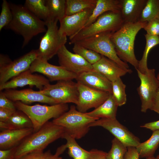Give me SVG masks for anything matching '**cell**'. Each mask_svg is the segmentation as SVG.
<instances>
[{"label": "cell", "instance_id": "6da1fadb", "mask_svg": "<svg viewBox=\"0 0 159 159\" xmlns=\"http://www.w3.org/2000/svg\"><path fill=\"white\" fill-rule=\"evenodd\" d=\"M9 4L13 18L5 28L23 37L22 47L27 45L34 37L46 32L45 21L36 16L24 6Z\"/></svg>", "mask_w": 159, "mask_h": 159}, {"label": "cell", "instance_id": "7a4b0ae2", "mask_svg": "<svg viewBox=\"0 0 159 159\" xmlns=\"http://www.w3.org/2000/svg\"><path fill=\"white\" fill-rule=\"evenodd\" d=\"M148 22L124 23L110 38L116 54L122 61L128 62L137 69L138 61L134 52V42L139 31L144 29Z\"/></svg>", "mask_w": 159, "mask_h": 159}, {"label": "cell", "instance_id": "3957f363", "mask_svg": "<svg viewBox=\"0 0 159 159\" xmlns=\"http://www.w3.org/2000/svg\"><path fill=\"white\" fill-rule=\"evenodd\" d=\"M64 128L48 121L38 131L33 132L25 138L16 147L14 158L27 154L44 150L50 144L62 138Z\"/></svg>", "mask_w": 159, "mask_h": 159}, {"label": "cell", "instance_id": "277c9868", "mask_svg": "<svg viewBox=\"0 0 159 159\" xmlns=\"http://www.w3.org/2000/svg\"><path fill=\"white\" fill-rule=\"evenodd\" d=\"M17 110L25 113L31 120L33 132H36L50 119H56L69 110L67 104H59L50 106L36 104L29 105L21 101L14 102Z\"/></svg>", "mask_w": 159, "mask_h": 159}, {"label": "cell", "instance_id": "5b68a950", "mask_svg": "<svg viewBox=\"0 0 159 159\" xmlns=\"http://www.w3.org/2000/svg\"><path fill=\"white\" fill-rule=\"evenodd\" d=\"M98 119L91 117L85 113L78 110L74 105L58 117L52 122L55 124L63 127L65 132L75 139L84 137L89 132L90 125Z\"/></svg>", "mask_w": 159, "mask_h": 159}, {"label": "cell", "instance_id": "8992f818", "mask_svg": "<svg viewBox=\"0 0 159 159\" xmlns=\"http://www.w3.org/2000/svg\"><path fill=\"white\" fill-rule=\"evenodd\" d=\"M124 24L121 12L109 11L100 16L93 23L69 37L70 44L101 33H114Z\"/></svg>", "mask_w": 159, "mask_h": 159}, {"label": "cell", "instance_id": "52a82bcc", "mask_svg": "<svg viewBox=\"0 0 159 159\" xmlns=\"http://www.w3.org/2000/svg\"><path fill=\"white\" fill-rule=\"evenodd\" d=\"M57 20L45 21L47 29L42 38L38 51L37 58L48 61L57 54L59 49L67 42V36L61 34L57 24Z\"/></svg>", "mask_w": 159, "mask_h": 159}, {"label": "cell", "instance_id": "ba28073f", "mask_svg": "<svg viewBox=\"0 0 159 159\" xmlns=\"http://www.w3.org/2000/svg\"><path fill=\"white\" fill-rule=\"evenodd\" d=\"M113 33L111 32L101 33L75 43L108 58L125 69H130L127 63L121 60L116 54L110 39Z\"/></svg>", "mask_w": 159, "mask_h": 159}, {"label": "cell", "instance_id": "9c48e42d", "mask_svg": "<svg viewBox=\"0 0 159 159\" xmlns=\"http://www.w3.org/2000/svg\"><path fill=\"white\" fill-rule=\"evenodd\" d=\"M38 92L54 99L58 104L72 103L77 105L78 103L79 93L77 83L72 80L58 81Z\"/></svg>", "mask_w": 159, "mask_h": 159}, {"label": "cell", "instance_id": "30bf717a", "mask_svg": "<svg viewBox=\"0 0 159 159\" xmlns=\"http://www.w3.org/2000/svg\"><path fill=\"white\" fill-rule=\"evenodd\" d=\"M136 70L140 80L137 91L141 101V111L145 113L151 107L159 88V82L155 75V69H148L143 73Z\"/></svg>", "mask_w": 159, "mask_h": 159}, {"label": "cell", "instance_id": "8fae6325", "mask_svg": "<svg viewBox=\"0 0 159 159\" xmlns=\"http://www.w3.org/2000/svg\"><path fill=\"white\" fill-rule=\"evenodd\" d=\"M90 127L100 126L108 131L127 148L136 147L140 143V139L116 119L101 118L95 120Z\"/></svg>", "mask_w": 159, "mask_h": 159}, {"label": "cell", "instance_id": "7c38bea8", "mask_svg": "<svg viewBox=\"0 0 159 159\" xmlns=\"http://www.w3.org/2000/svg\"><path fill=\"white\" fill-rule=\"evenodd\" d=\"M77 83L79 96L76 107L81 112L85 113L91 108H97L104 103L111 94L90 87L79 82Z\"/></svg>", "mask_w": 159, "mask_h": 159}, {"label": "cell", "instance_id": "4fadbf2b", "mask_svg": "<svg viewBox=\"0 0 159 159\" xmlns=\"http://www.w3.org/2000/svg\"><path fill=\"white\" fill-rule=\"evenodd\" d=\"M37 49H33L19 58L0 68V84L29 69L32 63L38 57Z\"/></svg>", "mask_w": 159, "mask_h": 159}, {"label": "cell", "instance_id": "5bb4252c", "mask_svg": "<svg viewBox=\"0 0 159 159\" xmlns=\"http://www.w3.org/2000/svg\"><path fill=\"white\" fill-rule=\"evenodd\" d=\"M29 69L32 73L38 72L43 74L50 81L72 80L77 76L60 66L52 65L47 60L38 58L33 62Z\"/></svg>", "mask_w": 159, "mask_h": 159}, {"label": "cell", "instance_id": "9a60e30c", "mask_svg": "<svg viewBox=\"0 0 159 159\" xmlns=\"http://www.w3.org/2000/svg\"><path fill=\"white\" fill-rule=\"evenodd\" d=\"M57 55L60 66L77 75L93 70L92 64L80 55L70 52L65 45L61 47Z\"/></svg>", "mask_w": 159, "mask_h": 159}, {"label": "cell", "instance_id": "2e32d148", "mask_svg": "<svg viewBox=\"0 0 159 159\" xmlns=\"http://www.w3.org/2000/svg\"><path fill=\"white\" fill-rule=\"evenodd\" d=\"M49 84V81L48 79L42 75L33 74L29 69L6 82L0 84V91L23 87L26 85L31 87L35 86L40 90Z\"/></svg>", "mask_w": 159, "mask_h": 159}, {"label": "cell", "instance_id": "e0dca14e", "mask_svg": "<svg viewBox=\"0 0 159 159\" xmlns=\"http://www.w3.org/2000/svg\"><path fill=\"white\" fill-rule=\"evenodd\" d=\"M93 9H87L71 15H66L59 22V33L69 37L77 34L82 28Z\"/></svg>", "mask_w": 159, "mask_h": 159}, {"label": "cell", "instance_id": "ac0fdd59", "mask_svg": "<svg viewBox=\"0 0 159 159\" xmlns=\"http://www.w3.org/2000/svg\"><path fill=\"white\" fill-rule=\"evenodd\" d=\"M3 92L9 99L14 102L20 101L28 105L35 102L45 103L52 105L58 104L54 99L32 89L28 88L20 90L9 89Z\"/></svg>", "mask_w": 159, "mask_h": 159}, {"label": "cell", "instance_id": "d6986e66", "mask_svg": "<svg viewBox=\"0 0 159 159\" xmlns=\"http://www.w3.org/2000/svg\"><path fill=\"white\" fill-rule=\"evenodd\" d=\"M92 66L93 70L104 76L111 82L132 72L130 69H125L114 61L102 55L101 59Z\"/></svg>", "mask_w": 159, "mask_h": 159}, {"label": "cell", "instance_id": "ffe728a7", "mask_svg": "<svg viewBox=\"0 0 159 159\" xmlns=\"http://www.w3.org/2000/svg\"><path fill=\"white\" fill-rule=\"evenodd\" d=\"M76 80L90 87L112 93V82L99 72L92 70L77 75Z\"/></svg>", "mask_w": 159, "mask_h": 159}, {"label": "cell", "instance_id": "44dd1931", "mask_svg": "<svg viewBox=\"0 0 159 159\" xmlns=\"http://www.w3.org/2000/svg\"><path fill=\"white\" fill-rule=\"evenodd\" d=\"M124 23L140 21V15L147 0H119Z\"/></svg>", "mask_w": 159, "mask_h": 159}, {"label": "cell", "instance_id": "7402d4cb", "mask_svg": "<svg viewBox=\"0 0 159 159\" xmlns=\"http://www.w3.org/2000/svg\"><path fill=\"white\" fill-rule=\"evenodd\" d=\"M33 132V128L1 130L0 132V150H7L17 146Z\"/></svg>", "mask_w": 159, "mask_h": 159}, {"label": "cell", "instance_id": "603a6c76", "mask_svg": "<svg viewBox=\"0 0 159 159\" xmlns=\"http://www.w3.org/2000/svg\"><path fill=\"white\" fill-rule=\"evenodd\" d=\"M33 127L32 122L28 117L23 112L18 110L14 112L6 121L0 122L1 130Z\"/></svg>", "mask_w": 159, "mask_h": 159}, {"label": "cell", "instance_id": "cb8c5ba5", "mask_svg": "<svg viewBox=\"0 0 159 159\" xmlns=\"http://www.w3.org/2000/svg\"><path fill=\"white\" fill-rule=\"evenodd\" d=\"M118 106L114 99L112 94H110L106 101L93 110L86 112L87 115L98 119L101 118H116Z\"/></svg>", "mask_w": 159, "mask_h": 159}, {"label": "cell", "instance_id": "d4e9b609", "mask_svg": "<svg viewBox=\"0 0 159 159\" xmlns=\"http://www.w3.org/2000/svg\"><path fill=\"white\" fill-rule=\"evenodd\" d=\"M109 11H120L119 0H97L96 6L82 28L90 25L100 16Z\"/></svg>", "mask_w": 159, "mask_h": 159}, {"label": "cell", "instance_id": "484cf974", "mask_svg": "<svg viewBox=\"0 0 159 159\" xmlns=\"http://www.w3.org/2000/svg\"><path fill=\"white\" fill-rule=\"evenodd\" d=\"M159 145V130L153 131L150 138L145 142L140 143L135 148L140 158H145L154 156Z\"/></svg>", "mask_w": 159, "mask_h": 159}, {"label": "cell", "instance_id": "4316f807", "mask_svg": "<svg viewBox=\"0 0 159 159\" xmlns=\"http://www.w3.org/2000/svg\"><path fill=\"white\" fill-rule=\"evenodd\" d=\"M62 138L66 140V144L63 145L65 149L68 148V153L70 156L74 159L81 158L83 159H88L89 158L90 154V151H87L81 147L76 141L75 138L65 132Z\"/></svg>", "mask_w": 159, "mask_h": 159}, {"label": "cell", "instance_id": "83f0119b", "mask_svg": "<svg viewBox=\"0 0 159 159\" xmlns=\"http://www.w3.org/2000/svg\"><path fill=\"white\" fill-rule=\"evenodd\" d=\"M46 5L49 14L46 21L56 20L60 22L66 16V0H47Z\"/></svg>", "mask_w": 159, "mask_h": 159}, {"label": "cell", "instance_id": "f1b7e54d", "mask_svg": "<svg viewBox=\"0 0 159 159\" xmlns=\"http://www.w3.org/2000/svg\"><path fill=\"white\" fill-rule=\"evenodd\" d=\"M97 0H66V15L70 16L87 9H94Z\"/></svg>", "mask_w": 159, "mask_h": 159}, {"label": "cell", "instance_id": "f546056e", "mask_svg": "<svg viewBox=\"0 0 159 159\" xmlns=\"http://www.w3.org/2000/svg\"><path fill=\"white\" fill-rule=\"evenodd\" d=\"M24 6L40 19L46 21L49 17V11L46 0H26Z\"/></svg>", "mask_w": 159, "mask_h": 159}, {"label": "cell", "instance_id": "4dcf8cb0", "mask_svg": "<svg viewBox=\"0 0 159 159\" xmlns=\"http://www.w3.org/2000/svg\"><path fill=\"white\" fill-rule=\"evenodd\" d=\"M146 39V44L142 57L138 61L137 69L141 73H144L149 68L147 66V60L150 50L156 45L159 44V36L144 34Z\"/></svg>", "mask_w": 159, "mask_h": 159}, {"label": "cell", "instance_id": "1f68e13d", "mask_svg": "<svg viewBox=\"0 0 159 159\" xmlns=\"http://www.w3.org/2000/svg\"><path fill=\"white\" fill-rule=\"evenodd\" d=\"M157 17H159V0H147L140 21L148 22Z\"/></svg>", "mask_w": 159, "mask_h": 159}, {"label": "cell", "instance_id": "d6a6232c", "mask_svg": "<svg viewBox=\"0 0 159 159\" xmlns=\"http://www.w3.org/2000/svg\"><path fill=\"white\" fill-rule=\"evenodd\" d=\"M112 82L113 97L118 106L125 105L127 101L126 86L120 78Z\"/></svg>", "mask_w": 159, "mask_h": 159}, {"label": "cell", "instance_id": "836d02e7", "mask_svg": "<svg viewBox=\"0 0 159 159\" xmlns=\"http://www.w3.org/2000/svg\"><path fill=\"white\" fill-rule=\"evenodd\" d=\"M73 50L75 53L83 58L92 65L98 62L102 55L97 52L76 43L74 44Z\"/></svg>", "mask_w": 159, "mask_h": 159}, {"label": "cell", "instance_id": "e575fe53", "mask_svg": "<svg viewBox=\"0 0 159 159\" xmlns=\"http://www.w3.org/2000/svg\"><path fill=\"white\" fill-rule=\"evenodd\" d=\"M127 148L115 138L112 141V146L107 153L106 159H124Z\"/></svg>", "mask_w": 159, "mask_h": 159}, {"label": "cell", "instance_id": "d590c367", "mask_svg": "<svg viewBox=\"0 0 159 159\" xmlns=\"http://www.w3.org/2000/svg\"><path fill=\"white\" fill-rule=\"evenodd\" d=\"M12 18L13 14L10 4L6 0H3L0 15V31L9 24Z\"/></svg>", "mask_w": 159, "mask_h": 159}, {"label": "cell", "instance_id": "8d00e7d4", "mask_svg": "<svg viewBox=\"0 0 159 159\" xmlns=\"http://www.w3.org/2000/svg\"><path fill=\"white\" fill-rule=\"evenodd\" d=\"M144 29L148 34L159 36V17L148 22Z\"/></svg>", "mask_w": 159, "mask_h": 159}, {"label": "cell", "instance_id": "74e56055", "mask_svg": "<svg viewBox=\"0 0 159 159\" xmlns=\"http://www.w3.org/2000/svg\"><path fill=\"white\" fill-rule=\"evenodd\" d=\"M0 108L7 109L14 112L17 110L14 102L8 98L2 91L0 92Z\"/></svg>", "mask_w": 159, "mask_h": 159}, {"label": "cell", "instance_id": "f35d334b", "mask_svg": "<svg viewBox=\"0 0 159 159\" xmlns=\"http://www.w3.org/2000/svg\"><path fill=\"white\" fill-rule=\"evenodd\" d=\"M16 147L7 150H0V159H14Z\"/></svg>", "mask_w": 159, "mask_h": 159}, {"label": "cell", "instance_id": "ab89813d", "mask_svg": "<svg viewBox=\"0 0 159 159\" xmlns=\"http://www.w3.org/2000/svg\"><path fill=\"white\" fill-rule=\"evenodd\" d=\"M90 151V155L88 159H106L107 153L95 149Z\"/></svg>", "mask_w": 159, "mask_h": 159}, {"label": "cell", "instance_id": "60d3db41", "mask_svg": "<svg viewBox=\"0 0 159 159\" xmlns=\"http://www.w3.org/2000/svg\"><path fill=\"white\" fill-rule=\"evenodd\" d=\"M140 156L135 147L127 148L124 159H139Z\"/></svg>", "mask_w": 159, "mask_h": 159}, {"label": "cell", "instance_id": "b9f144b4", "mask_svg": "<svg viewBox=\"0 0 159 159\" xmlns=\"http://www.w3.org/2000/svg\"><path fill=\"white\" fill-rule=\"evenodd\" d=\"M15 112L7 109L0 108V122L6 121Z\"/></svg>", "mask_w": 159, "mask_h": 159}, {"label": "cell", "instance_id": "7bdbcfd3", "mask_svg": "<svg viewBox=\"0 0 159 159\" xmlns=\"http://www.w3.org/2000/svg\"><path fill=\"white\" fill-rule=\"evenodd\" d=\"M140 127L149 129L153 131L159 130V120L147 123L141 126Z\"/></svg>", "mask_w": 159, "mask_h": 159}, {"label": "cell", "instance_id": "ee69618b", "mask_svg": "<svg viewBox=\"0 0 159 159\" xmlns=\"http://www.w3.org/2000/svg\"><path fill=\"white\" fill-rule=\"evenodd\" d=\"M150 110L159 114V88L154 98Z\"/></svg>", "mask_w": 159, "mask_h": 159}, {"label": "cell", "instance_id": "f6af8a7d", "mask_svg": "<svg viewBox=\"0 0 159 159\" xmlns=\"http://www.w3.org/2000/svg\"><path fill=\"white\" fill-rule=\"evenodd\" d=\"M43 152V151H37L32 152L19 158L14 159H37Z\"/></svg>", "mask_w": 159, "mask_h": 159}, {"label": "cell", "instance_id": "bcb514c9", "mask_svg": "<svg viewBox=\"0 0 159 159\" xmlns=\"http://www.w3.org/2000/svg\"><path fill=\"white\" fill-rule=\"evenodd\" d=\"M12 61L8 56L2 54H0V68L6 65Z\"/></svg>", "mask_w": 159, "mask_h": 159}, {"label": "cell", "instance_id": "7dc6e473", "mask_svg": "<svg viewBox=\"0 0 159 159\" xmlns=\"http://www.w3.org/2000/svg\"><path fill=\"white\" fill-rule=\"evenodd\" d=\"M45 152L46 154L45 159H62V158L59 156L55 154H52L50 150H48Z\"/></svg>", "mask_w": 159, "mask_h": 159}, {"label": "cell", "instance_id": "c3c4849f", "mask_svg": "<svg viewBox=\"0 0 159 159\" xmlns=\"http://www.w3.org/2000/svg\"><path fill=\"white\" fill-rule=\"evenodd\" d=\"M46 156V154L45 152H43L37 159H45Z\"/></svg>", "mask_w": 159, "mask_h": 159}, {"label": "cell", "instance_id": "681fc988", "mask_svg": "<svg viewBox=\"0 0 159 159\" xmlns=\"http://www.w3.org/2000/svg\"><path fill=\"white\" fill-rule=\"evenodd\" d=\"M145 159H157L154 156L151 157H149L145 158Z\"/></svg>", "mask_w": 159, "mask_h": 159}, {"label": "cell", "instance_id": "f907efd6", "mask_svg": "<svg viewBox=\"0 0 159 159\" xmlns=\"http://www.w3.org/2000/svg\"><path fill=\"white\" fill-rule=\"evenodd\" d=\"M157 79L159 82V72L156 76Z\"/></svg>", "mask_w": 159, "mask_h": 159}, {"label": "cell", "instance_id": "816d5d0a", "mask_svg": "<svg viewBox=\"0 0 159 159\" xmlns=\"http://www.w3.org/2000/svg\"><path fill=\"white\" fill-rule=\"evenodd\" d=\"M155 158L157 159H159V154Z\"/></svg>", "mask_w": 159, "mask_h": 159}, {"label": "cell", "instance_id": "f5cc1de1", "mask_svg": "<svg viewBox=\"0 0 159 159\" xmlns=\"http://www.w3.org/2000/svg\"><path fill=\"white\" fill-rule=\"evenodd\" d=\"M74 159H83L81 158H74Z\"/></svg>", "mask_w": 159, "mask_h": 159}]
</instances>
